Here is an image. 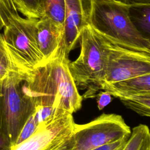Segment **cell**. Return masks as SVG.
<instances>
[{"label": "cell", "mask_w": 150, "mask_h": 150, "mask_svg": "<svg viewBox=\"0 0 150 150\" xmlns=\"http://www.w3.org/2000/svg\"><path fill=\"white\" fill-rule=\"evenodd\" d=\"M69 54L62 45L52 60L26 76L23 88L35 107H49L70 114L81 108L83 97L69 70Z\"/></svg>", "instance_id": "obj_1"}, {"label": "cell", "mask_w": 150, "mask_h": 150, "mask_svg": "<svg viewBox=\"0 0 150 150\" xmlns=\"http://www.w3.org/2000/svg\"><path fill=\"white\" fill-rule=\"evenodd\" d=\"M129 5L117 0H89L88 23L108 40L136 51L150 53V40L132 23Z\"/></svg>", "instance_id": "obj_2"}, {"label": "cell", "mask_w": 150, "mask_h": 150, "mask_svg": "<svg viewBox=\"0 0 150 150\" xmlns=\"http://www.w3.org/2000/svg\"><path fill=\"white\" fill-rule=\"evenodd\" d=\"M79 57L69 63V70L77 88L86 90L83 97L96 98L101 90L105 66V39L88 23L81 29Z\"/></svg>", "instance_id": "obj_3"}, {"label": "cell", "mask_w": 150, "mask_h": 150, "mask_svg": "<svg viewBox=\"0 0 150 150\" xmlns=\"http://www.w3.org/2000/svg\"><path fill=\"white\" fill-rule=\"evenodd\" d=\"M28 74L13 72L0 80V135L11 147L35 110L23 88Z\"/></svg>", "instance_id": "obj_4"}, {"label": "cell", "mask_w": 150, "mask_h": 150, "mask_svg": "<svg viewBox=\"0 0 150 150\" xmlns=\"http://www.w3.org/2000/svg\"><path fill=\"white\" fill-rule=\"evenodd\" d=\"M37 20L19 16L4 27L2 36L7 52L13 66L21 73L28 74L46 63L37 42Z\"/></svg>", "instance_id": "obj_5"}, {"label": "cell", "mask_w": 150, "mask_h": 150, "mask_svg": "<svg viewBox=\"0 0 150 150\" xmlns=\"http://www.w3.org/2000/svg\"><path fill=\"white\" fill-rule=\"evenodd\" d=\"M131 133L121 115L103 113L88 123H74L69 150H91L129 137Z\"/></svg>", "instance_id": "obj_6"}, {"label": "cell", "mask_w": 150, "mask_h": 150, "mask_svg": "<svg viewBox=\"0 0 150 150\" xmlns=\"http://www.w3.org/2000/svg\"><path fill=\"white\" fill-rule=\"evenodd\" d=\"M148 73H150V53L131 50L105 39L103 84L115 83Z\"/></svg>", "instance_id": "obj_7"}, {"label": "cell", "mask_w": 150, "mask_h": 150, "mask_svg": "<svg viewBox=\"0 0 150 150\" xmlns=\"http://www.w3.org/2000/svg\"><path fill=\"white\" fill-rule=\"evenodd\" d=\"M74 121L72 114H66L41 125L23 141L10 150H56L72 135Z\"/></svg>", "instance_id": "obj_8"}, {"label": "cell", "mask_w": 150, "mask_h": 150, "mask_svg": "<svg viewBox=\"0 0 150 150\" xmlns=\"http://www.w3.org/2000/svg\"><path fill=\"white\" fill-rule=\"evenodd\" d=\"M89 0H65L62 45L68 53L74 47L83 28L87 25Z\"/></svg>", "instance_id": "obj_9"}, {"label": "cell", "mask_w": 150, "mask_h": 150, "mask_svg": "<svg viewBox=\"0 0 150 150\" xmlns=\"http://www.w3.org/2000/svg\"><path fill=\"white\" fill-rule=\"evenodd\" d=\"M36 32L39 49L47 63L56 55L62 45L64 29L44 15L37 20Z\"/></svg>", "instance_id": "obj_10"}, {"label": "cell", "mask_w": 150, "mask_h": 150, "mask_svg": "<svg viewBox=\"0 0 150 150\" xmlns=\"http://www.w3.org/2000/svg\"><path fill=\"white\" fill-rule=\"evenodd\" d=\"M101 90L108 92L111 96L117 94L150 92V73L115 83H104Z\"/></svg>", "instance_id": "obj_11"}, {"label": "cell", "mask_w": 150, "mask_h": 150, "mask_svg": "<svg viewBox=\"0 0 150 150\" xmlns=\"http://www.w3.org/2000/svg\"><path fill=\"white\" fill-rule=\"evenodd\" d=\"M127 108L141 116L149 117L150 115V92L114 94Z\"/></svg>", "instance_id": "obj_12"}, {"label": "cell", "mask_w": 150, "mask_h": 150, "mask_svg": "<svg viewBox=\"0 0 150 150\" xmlns=\"http://www.w3.org/2000/svg\"><path fill=\"white\" fill-rule=\"evenodd\" d=\"M129 15L132 23L139 32L149 39L150 4L129 5Z\"/></svg>", "instance_id": "obj_13"}, {"label": "cell", "mask_w": 150, "mask_h": 150, "mask_svg": "<svg viewBox=\"0 0 150 150\" xmlns=\"http://www.w3.org/2000/svg\"><path fill=\"white\" fill-rule=\"evenodd\" d=\"M122 150H150V132L148 127L139 124L134 127Z\"/></svg>", "instance_id": "obj_14"}, {"label": "cell", "mask_w": 150, "mask_h": 150, "mask_svg": "<svg viewBox=\"0 0 150 150\" xmlns=\"http://www.w3.org/2000/svg\"><path fill=\"white\" fill-rule=\"evenodd\" d=\"M18 12L26 18L39 19L45 15L43 0H11Z\"/></svg>", "instance_id": "obj_15"}, {"label": "cell", "mask_w": 150, "mask_h": 150, "mask_svg": "<svg viewBox=\"0 0 150 150\" xmlns=\"http://www.w3.org/2000/svg\"><path fill=\"white\" fill-rule=\"evenodd\" d=\"M43 1L45 15L64 29L65 0H43Z\"/></svg>", "instance_id": "obj_16"}, {"label": "cell", "mask_w": 150, "mask_h": 150, "mask_svg": "<svg viewBox=\"0 0 150 150\" xmlns=\"http://www.w3.org/2000/svg\"><path fill=\"white\" fill-rule=\"evenodd\" d=\"M13 72L18 71L15 69L11 61L2 34L0 33V80Z\"/></svg>", "instance_id": "obj_17"}, {"label": "cell", "mask_w": 150, "mask_h": 150, "mask_svg": "<svg viewBox=\"0 0 150 150\" xmlns=\"http://www.w3.org/2000/svg\"><path fill=\"white\" fill-rule=\"evenodd\" d=\"M19 16L11 0H0V29L4 28L11 19Z\"/></svg>", "instance_id": "obj_18"}, {"label": "cell", "mask_w": 150, "mask_h": 150, "mask_svg": "<svg viewBox=\"0 0 150 150\" xmlns=\"http://www.w3.org/2000/svg\"><path fill=\"white\" fill-rule=\"evenodd\" d=\"M40 126L41 125L39 123V121L33 111L22 129L15 145L18 144L29 138L35 132Z\"/></svg>", "instance_id": "obj_19"}, {"label": "cell", "mask_w": 150, "mask_h": 150, "mask_svg": "<svg viewBox=\"0 0 150 150\" xmlns=\"http://www.w3.org/2000/svg\"><path fill=\"white\" fill-rule=\"evenodd\" d=\"M129 137H124L118 141L100 146L91 150H122Z\"/></svg>", "instance_id": "obj_20"}, {"label": "cell", "mask_w": 150, "mask_h": 150, "mask_svg": "<svg viewBox=\"0 0 150 150\" xmlns=\"http://www.w3.org/2000/svg\"><path fill=\"white\" fill-rule=\"evenodd\" d=\"M97 107L99 110H103L107 105H108L112 100L111 95L107 91L100 90L97 94L96 97Z\"/></svg>", "instance_id": "obj_21"}, {"label": "cell", "mask_w": 150, "mask_h": 150, "mask_svg": "<svg viewBox=\"0 0 150 150\" xmlns=\"http://www.w3.org/2000/svg\"><path fill=\"white\" fill-rule=\"evenodd\" d=\"M121 1L129 5L150 4V0H121Z\"/></svg>", "instance_id": "obj_22"}, {"label": "cell", "mask_w": 150, "mask_h": 150, "mask_svg": "<svg viewBox=\"0 0 150 150\" xmlns=\"http://www.w3.org/2000/svg\"><path fill=\"white\" fill-rule=\"evenodd\" d=\"M11 145L0 135V150H10Z\"/></svg>", "instance_id": "obj_23"}, {"label": "cell", "mask_w": 150, "mask_h": 150, "mask_svg": "<svg viewBox=\"0 0 150 150\" xmlns=\"http://www.w3.org/2000/svg\"><path fill=\"white\" fill-rule=\"evenodd\" d=\"M70 149V139L67 141L64 144L57 148L56 150H69Z\"/></svg>", "instance_id": "obj_24"}]
</instances>
